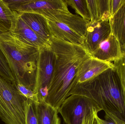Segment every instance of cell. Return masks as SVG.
Masks as SVG:
<instances>
[{
	"instance_id": "obj_1",
	"label": "cell",
	"mask_w": 125,
	"mask_h": 124,
	"mask_svg": "<svg viewBox=\"0 0 125 124\" xmlns=\"http://www.w3.org/2000/svg\"><path fill=\"white\" fill-rule=\"evenodd\" d=\"M50 46L54 53L55 64L45 102L58 110L69 96L78 68L91 55L82 45L73 44L53 36Z\"/></svg>"
},
{
	"instance_id": "obj_2",
	"label": "cell",
	"mask_w": 125,
	"mask_h": 124,
	"mask_svg": "<svg viewBox=\"0 0 125 124\" xmlns=\"http://www.w3.org/2000/svg\"><path fill=\"white\" fill-rule=\"evenodd\" d=\"M72 94L92 99L105 112V116H112L125 123V97L114 66L89 81L75 84L69 96Z\"/></svg>"
},
{
	"instance_id": "obj_3",
	"label": "cell",
	"mask_w": 125,
	"mask_h": 124,
	"mask_svg": "<svg viewBox=\"0 0 125 124\" xmlns=\"http://www.w3.org/2000/svg\"><path fill=\"white\" fill-rule=\"evenodd\" d=\"M0 49L15 82L34 91L39 49L26 43L11 31L0 34Z\"/></svg>"
},
{
	"instance_id": "obj_4",
	"label": "cell",
	"mask_w": 125,
	"mask_h": 124,
	"mask_svg": "<svg viewBox=\"0 0 125 124\" xmlns=\"http://www.w3.org/2000/svg\"><path fill=\"white\" fill-rule=\"evenodd\" d=\"M27 99L0 75V118L5 124H25Z\"/></svg>"
},
{
	"instance_id": "obj_5",
	"label": "cell",
	"mask_w": 125,
	"mask_h": 124,
	"mask_svg": "<svg viewBox=\"0 0 125 124\" xmlns=\"http://www.w3.org/2000/svg\"><path fill=\"white\" fill-rule=\"evenodd\" d=\"M54 64L55 55L50 46L39 49L34 90L39 102L45 101L53 75Z\"/></svg>"
},
{
	"instance_id": "obj_6",
	"label": "cell",
	"mask_w": 125,
	"mask_h": 124,
	"mask_svg": "<svg viewBox=\"0 0 125 124\" xmlns=\"http://www.w3.org/2000/svg\"><path fill=\"white\" fill-rule=\"evenodd\" d=\"M97 106L94 100L87 97L72 94L65 100L58 111L66 124H82L86 114Z\"/></svg>"
},
{
	"instance_id": "obj_7",
	"label": "cell",
	"mask_w": 125,
	"mask_h": 124,
	"mask_svg": "<svg viewBox=\"0 0 125 124\" xmlns=\"http://www.w3.org/2000/svg\"><path fill=\"white\" fill-rule=\"evenodd\" d=\"M10 9L18 13L41 12L52 10H68L65 0H4Z\"/></svg>"
},
{
	"instance_id": "obj_8",
	"label": "cell",
	"mask_w": 125,
	"mask_h": 124,
	"mask_svg": "<svg viewBox=\"0 0 125 124\" xmlns=\"http://www.w3.org/2000/svg\"><path fill=\"white\" fill-rule=\"evenodd\" d=\"M39 14L49 21L59 22L66 25L85 38L90 20L72 14L69 10H52Z\"/></svg>"
},
{
	"instance_id": "obj_9",
	"label": "cell",
	"mask_w": 125,
	"mask_h": 124,
	"mask_svg": "<svg viewBox=\"0 0 125 124\" xmlns=\"http://www.w3.org/2000/svg\"><path fill=\"white\" fill-rule=\"evenodd\" d=\"M111 34L109 21H100L91 23L90 22L84 38L83 46L91 55L103 41Z\"/></svg>"
},
{
	"instance_id": "obj_10",
	"label": "cell",
	"mask_w": 125,
	"mask_h": 124,
	"mask_svg": "<svg viewBox=\"0 0 125 124\" xmlns=\"http://www.w3.org/2000/svg\"><path fill=\"white\" fill-rule=\"evenodd\" d=\"M114 67L112 62H103L91 56L84 60L78 68L73 86L89 81Z\"/></svg>"
},
{
	"instance_id": "obj_11",
	"label": "cell",
	"mask_w": 125,
	"mask_h": 124,
	"mask_svg": "<svg viewBox=\"0 0 125 124\" xmlns=\"http://www.w3.org/2000/svg\"><path fill=\"white\" fill-rule=\"evenodd\" d=\"M121 55L122 50L119 43L112 33L91 54V57L99 60L111 62L119 59Z\"/></svg>"
},
{
	"instance_id": "obj_12",
	"label": "cell",
	"mask_w": 125,
	"mask_h": 124,
	"mask_svg": "<svg viewBox=\"0 0 125 124\" xmlns=\"http://www.w3.org/2000/svg\"><path fill=\"white\" fill-rule=\"evenodd\" d=\"M22 20L38 36L50 44L51 36L48 20L42 15L34 13H19Z\"/></svg>"
},
{
	"instance_id": "obj_13",
	"label": "cell",
	"mask_w": 125,
	"mask_h": 124,
	"mask_svg": "<svg viewBox=\"0 0 125 124\" xmlns=\"http://www.w3.org/2000/svg\"><path fill=\"white\" fill-rule=\"evenodd\" d=\"M11 32L26 43L40 49L50 44L38 36L19 16Z\"/></svg>"
},
{
	"instance_id": "obj_14",
	"label": "cell",
	"mask_w": 125,
	"mask_h": 124,
	"mask_svg": "<svg viewBox=\"0 0 125 124\" xmlns=\"http://www.w3.org/2000/svg\"><path fill=\"white\" fill-rule=\"evenodd\" d=\"M47 20L51 36L61 39L73 44L83 46L84 38L70 27L62 23Z\"/></svg>"
},
{
	"instance_id": "obj_15",
	"label": "cell",
	"mask_w": 125,
	"mask_h": 124,
	"mask_svg": "<svg viewBox=\"0 0 125 124\" xmlns=\"http://www.w3.org/2000/svg\"><path fill=\"white\" fill-rule=\"evenodd\" d=\"M109 22L112 34L116 38L121 48H125V1Z\"/></svg>"
},
{
	"instance_id": "obj_16",
	"label": "cell",
	"mask_w": 125,
	"mask_h": 124,
	"mask_svg": "<svg viewBox=\"0 0 125 124\" xmlns=\"http://www.w3.org/2000/svg\"><path fill=\"white\" fill-rule=\"evenodd\" d=\"M19 16V13L11 10L4 0H0V34L12 31Z\"/></svg>"
},
{
	"instance_id": "obj_17",
	"label": "cell",
	"mask_w": 125,
	"mask_h": 124,
	"mask_svg": "<svg viewBox=\"0 0 125 124\" xmlns=\"http://www.w3.org/2000/svg\"><path fill=\"white\" fill-rule=\"evenodd\" d=\"M37 107L38 124H61L56 108L45 101L37 103Z\"/></svg>"
},
{
	"instance_id": "obj_18",
	"label": "cell",
	"mask_w": 125,
	"mask_h": 124,
	"mask_svg": "<svg viewBox=\"0 0 125 124\" xmlns=\"http://www.w3.org/2000/svg\"><path fill=\"white\" fill-rule=\"evenodd\" d=\"M68 6H70L83 19L90 20V15L87 7L86 0H65Z\"/></svg>"
},
{
	"instance_id": "obj_19",
	"label": "cell",
	"mask_w": 125,
	"mask_h": 124,
	"mask_svg": "<svg viewBox=\"0 0 125 124\" xmlns=\"http://www.w3.org/2000/svg\"><path fill=\"white\" fill-rule=\"evenodd\" d=\"M122 55L114 61V66L118 73L125 97V48H121Z\"/></svg>"
},
{
	"instance_id": "obj_20",
	"label": "cell",
	"mask_w": 125,
	"mask_h": 124,
	"mask_svg": "<svg viewBox=\"0 0 125 124\" xmlns=\"http://www.w3.org/2000/svg\"><path fill=\"white\" fill-rule=\"evenodd\" d=\"M37 103L27 100L26 105L25 124H38Z\"/></svg>"
},
{
	"instance_id": "obj_21",
	"label": "cell",
	"mask_w": 125,
	"mask_h": 124,
	"mask_svg": "<svg viewBox=\"0 0 125 124\" xmlns=\"http://www.w3.org/2000/svg\"><path fill=\"white\" fill-rule=\"evenodd\" d=\"M0 75L11 83L15 82L14 76L10 68L9 64L0 49Z\"/></svg>"
},
{
	"instance_id": "obj_22",
	"label": "cell",
	"mask_w": 125,
	"mask_h": 124,
	"mask_svg": "<svg viewBox=\"0 0 125 124\" xmlns=\"http://www.w3.org/2000/svg\"><path fill=\"white\" fill-rule=\"evenodd\" d=\"M97 13L99 20L109 21L111 15L110 0H97Z\"/></svg>"
},
{
	"instance_id": "obj_23",
	"label": "cell",
	"mask_w": 125,
	"mask_h": 124,
	"mask_svg": "<svg viewBox=\"0 0 125 124\" xmlns=\"http://www.w3.org/2000/svg\"><path fill=\"white\" fill-rule=\"evenodd\" d=\"M12 83L18 93L22 96H23L27 99L36 103H39V99L37 95L33 90L22 84L16 82Z\"/></svg>"
},
{
	"instance_id": "obj_24",
	"label": "cell",
	"mask_w": 125,
	"mask_h": 124,
	"mask_svg": "<svg viewBox=\"0 0 125 124\" xmlns=\"http://www.w3.org/2000/svg\"><path fill=\"white\" fill-rule=\"evenodd\" d=\"M101 110L98 106L91 108L84 116L82 124H101L98 114Z\"/></svg>"
},
{
	"instance_id": "obj_25",
	"label": "cell",
	"mask_w": 125,
	"mask_h": 124,
	"mask_svg": "<svg viewBox=\"0 0 125 124\" xmlns=\"http://www.w3.org/2000/svg\"><path fill=\"white\" fill-rule=\"evenodd\" d=\"M125 0H110V9L111 15L113 16L119 10Z\"/></svg>"
},
{
	"instance_id": "obj_26",
	"label": "cell",
	"mask_w": 125,
	"mask_h": 124,
	"mask_svg": "<svg viewBox=\"0 0 125 124\" xmlns=\"http://www.w3.org/2000/svg\"><path fill=\"white\" fill-rule=\"evenodd\" d=\"M105 119H103L99 118L101 124H125V122L112 116H105Z\"/></svg>"
}]
</instances>
